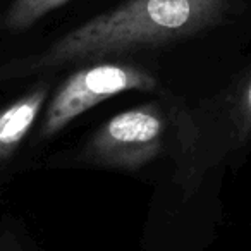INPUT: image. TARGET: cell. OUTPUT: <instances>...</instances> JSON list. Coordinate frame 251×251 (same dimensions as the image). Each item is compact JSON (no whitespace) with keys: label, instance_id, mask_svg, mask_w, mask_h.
I'll use <instances>...</instances> for the list:
<instances>
[{"label":"cell","instance_id":"obj_1","mask_svg":"<svg viewBox=\"0 0 251 251\" xmlns=\"http://www.w3.org/2000/svg\"><path fill=\"white\" fill-rule=\"evenodd\" d=\"M232 0H126L57 38L40 53L14 60L5 76H29L81 60L103 59L179 42L219 25Z\"/></svg>","mask_w":251,"mask_h":251},{"label":"cell","instance_id":"obj_2","mask_svg":"<svg viewBox=\"0 0 251 251\" xmlns=\"http://www.w3.org/2000/svg\"><path fill=\"white\" fill-rule=\"evenodd\" d=\"M157 79L131 64L100 62L71 74L53 95L42 126L43 136H53L95 105L126 91H150Z\"/></svg>","mask_w":251,"mask_h":251},{"label":"cell","instance_id":"obj_3","mask_svg":"<svg viewBox=\"0 0 251 251\" xmlns=\"http://www.w3.org/2000/svg\"><path fill=\"white\" fill-rule=\"evenodd\" d=\"M167 124L158 105L145 103L114 115L95 133L84 158L105 167L138 171L164 150Z\"/></svg>","mask_w":251,"mask_h":251},{"label":"cell","instance_id":"obj_4","mask_svg":"<svg viewBox=\"0 0 251 251\" xmlns=\"http://www.w3.org/2000/svg\"><path fill=\"white\" fill-rule=\"evenodd\" d=\"M45 84L23 95L0 110V160L9 158L35 126L47 100Z\"/></svg>","mask_w":251,"mask_h":251},{"label":"cell","instance_id":"obj_5","mask_svg":"<svg viewBox=\"0 0 251 251\" xmlns=\"http://www.w3.org/2000/svg\"><path fill=\"white\" fill-rule=\"evenodd\" d=\"M71 0H14L4 19L9 31H25Z\"/></svg>","mask_w":251,"mask_h":251},{"label":"cell","instance_id":"obj_6","mask_svg":"<svg viewBox=\"0 0 251 251\" xmlns=\"http://www.w3.org/2000/svg\"><path fill=\"white\" fill-rule=\"evenodd\" d=\"M239 112H241V127H243V131H251V79L248 81L246 88L243 91Z\"/></svg>","mask_w":251,"mask_h":251},{"label":"cell","instance_id":"obj_7","mask_svg":"<svg viewBox=\"0 0 251 251\" xmlns=\"http://www.w3.org/2000/svg\"><path fill=\"white\" fill-rule=\"evenodd\" d=\"M0 251H23L19 246L18 239L12 234H9L7 230L0 232Z\"/></svg>","mask_w":251,"mask_h":251}]
</instances>
